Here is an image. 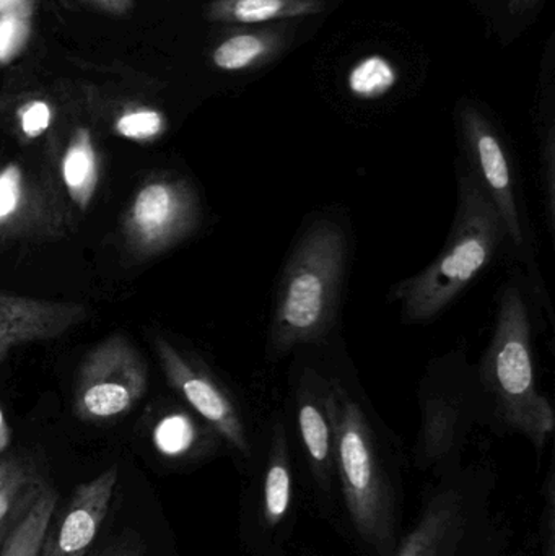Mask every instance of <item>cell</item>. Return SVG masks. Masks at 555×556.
<instances>
[{
  "mask_svg": "<svg viewBox=\"0 0 555 556\" xmlns=\"http://www.w3.org/2000/svg\"><path fill=\"white\" fill-rule=\"evenodd\" d=\"M349 257L348 230L335 218L319 217L303 228L277 287L267 358H283L328 337L338 319Z\"/></svg>",
  "mask_w": 555,
  "mask_h": 556,
  "instance_id": "obj_1",
  "label": "cell"
},
{
  "mask_svg": "<svg viewBox=\"0 0 555 556\" xmlns=\"http://www.w3.org/2000/svg\"><path fill=\"white\" fill-rule=\"evenodd\" d=\"M458 211L452 233L433 263L391 290L409 324L439 317L494 261L507 240L501 215L469 166L459 169Z\"/></svg>",
  "mask_w": 555,
  "mask_h": 556,
  "instance_id": "obj_2",
  "label": "cell"
},
{
  "mask_svg": "<svg viewBox=\"0 0 555 556\" xmlns=\"http://www.w3.org/2000/svg\"><path fill=\"white\" fill-rule=\"evenodd\" d=\"M479 389L502 421L527 434L538 447L553 433V405L538 391L533 326L524 287L510 281L499 300L494 333L479 365Z\"/></svg>",
  "mask_w": 555,
  "mask_h": 556,
  "instance_id": "obj_3",
  "label": "cell"
},
{
  "mask_svg": "<svg viewBox=\"0 0 555 556\" xmlns=\"http://www.w3.org/2000/svg\"><path fill=\"white\" fill-rule=\"evenodd\" d=\"M329 414L332 450L338 457L349 511L358 531L377 541L383 535L384 506L374 430L361 402L338 379L331 378Z\"/></svg>",
  "mask_w": 555,
  "mask_h": 556,
  "instance_id": "obj_4",
  "label": "cell"
},
{
  "mask_svg": "<svg viewBox=\"0 0 555 556\" xmlns=\"http://www.w3.org/2000/svg\"><path fill=\"white\" fill-rule=\"evenodd\" d=\"M146 391L142 358L123 336H114L85 362L75 392V410L84 420H110L130 410Z\"/></svg>",
  "mask_w": 555,
  "mask_h": 556,
  "instance_id": "obj_5",
  "label": "cell"
},
{
  "mask_svg": "<svg viewBox=\"0 0 555 556\" xmlns=\"http://www.w3.org/2000/svg\"><path fill=\"white\" fill-rule=\"evenodd\" d=\"M459 130L471 165L469 168L494 202L502 224L515 250L527 247L524 217L518 201L514 169L501 134L476 104L463 103L459 108Z\"/></svg>",
  "mask_w": 555,
  "mask_h": 556,
  "instance_id": "obj_6",
  "label": "cell"
},
{
  "mask_svg": "<svg viewBox=\"0 0 555 556\" xmlns=\"http://www.w3.org/2000/svg\"><path fill=\"white\" fill-rule=\"evenodd\" d=\"M117 476L113 466L75 489L61 515L52 516L39 556H87L106 518Z\"/></svg>",
  "mask_w": 555,
  "mask_h": 556,
  "instance_id": "obj_7",
  "label": "cell"
},
{
  "mask_svg": "<svg viewBox=\"0 0 555 556\" xmlns=\"http://www.w3.org/2000/svg\"><path fill=\"white\" fill-rule=\"evenodd\" d=\"M156 350L169 382L178 389L188 404L212 425L231 446L248 454L247 431L234 399L207 372L192 366L166 340H156Z\"/></svg>",
  "mask_w": 555,
  "mask_h": 556,
  "instance_id": "obj_8",
  "label": "cell"
},
{
  "mask_svg": "<svg viewBox=\"0 0 555 556\" xmlns=\"http://www.w3.org/2000/svg\"><path fill=\"white\" fill-rule=\"evenodd\" d=\"M85 319L78 303H55L0 293V362L13 346L54 339Z\"/></svg>",
  "mask_w": 555,
  "mask_h": 556,
  "instance_id": "obj_9",
  "label": "cell"
},
{
  "mask_svg": "<svg viewBox=\"0 0 555 556\" xmlns=\"http://www.w3.org/2000/svg\"><path fill=\"white\" fill-rule=\"evenodd\" d=\"M297 424L313 463L325 466L332 453V421L329 414L331 378L306 366L297 376Z\"/></svg>",
  "mask_w": 555,
  "mask_h": 556,
  "instance_id": "obj_10",
  "label": "cell"
},
{
  "mask_svg": "<svg viewBox=\"0 0 555 556\" xmlns=\"http://www.w3.org/2000/svg\"><path fill=\"white\" fill-rule=\"evenodd\" d=\"M287 36L277 28L231 33L212 51V64L225 72H248L273 62L286 48Z\"/></svg>",
  "mask_w": 555,
  "mask_h": 556,
  "instance_id": "obj_11",
  "label": "cell"
},
{
  "mask_svg": "<svg viewBox=\"0 0 555 556\" xmlns=\"http://www.w3.org/2000/svg\"><path fill=\"white\" fill-rule=\"evenodd\" d=\"M55 506L58 493L49 486H38L13 513L15 521L3 535L0 556H39Z\"/></svg>",
  "mask_w": 555,
  "mask_h": 556,
  "instance_id": "obj_12",
  "label": "cell"
},
{
  "mask_svg": "<svg viewBox=\"0 0 555 556\" xmlns=\"http://www.w3.org/2000/svg\"><path fill=\"white\" fill-rule=\"evenodd\" d=\"M325 0H214L207 18L222 25H264L325 12Z\"/></svg>",
  "mask_w": 555,
  "mask_h": 556,
  "instance_id": "obj_13",
  "label": "cell"
},
{
  "mask_svg": "<svg viewBox=\"0 0 555 556\" xmlns=\"http://www.w3.org/2000/svg\"><path fill=\"white\" fill-rule=\"evenodd\" d=\"M191 217V198L173 186H147L134 204V222L152 238L188 227Z\"/></svg>",
  "mask_w": 555,
  "mask_h": 556,
  "instance_id": "obj_14",
  "label": "cell"
},
{
  "mask_svg": "<svg viewBox=\"0 0 555 556\" xmlns=\"http://www.w3.org/2000/svg\"><path fill=\"white\" fill-rule=\"evenodd\" d=\"M97 156L87 129L75 130L64 156V181L75 204L85 208L97 186Z\"/></svg>",
  "mask_w": 555,
  "mask_h": 556,
  "instance_id": "obj_15",
  "label": "cell"
},
{
  "mask_svg": "<svg viewBox=\"0 0 555 556\" xmlns=\"http://www.w3.org/2000/svg\"><path fill=\"white\" fill-rule=\"evenodd\" d=\"M41 486L35 467L26 460L0 459V525L5 522Z\"/></svg>",
  "mask_w": 555,
  "mask_h": 556,
  "instance_id": "obj_16",
  "label": "cell"
},
{
  "mask_svg": "<svg viewBox=\"0 0 555 556\" xmlns=\"http://www.w3.org/2000/svg\"><path fill=\"white\" fill-rule=\"evenodd\" d=\"M398 71L388 59L368 55L349 72V90L361 100H377L396 85Z\"/></svg>",
  "mask_w": 555,
  "mask_h": 556,
  "instance_id": "obj_17",
  "label": "cell"
},
{
  "mask_svg": "<svg viewBox=\"0 0 555 556\" xmlns=\"http://www.w3.org/2000/svg\"><path fill=\"white\" fill-rule=\"evenodd\" d=\"M29 15L31 12L25 3L0 13V64L12 61L28 41L31 28Z\"/></svg>",
  "mask_w": 555,
  "mask_h": 556,
  "instance_id": "obj_18",
  "label": "cell"
},
{
  "mask_svg": "<svg viewBox=\"0 0 555 556\" xmlns=\"http://www.w3.org/2000/svg\"><path fill=\"white\" fill-rule=\"evenodd\" d=\"M282 431H277V459L270 466L266 476V513L270 522H277L289 508L290 502V476L286 464L282 463L283 437Z\"/></svg>",
  "mask_w": 555,
  "mask_h": 556,
  "instance_id": "obj_19",
  "label": "cell"
},
{
  "mask_svg": "<svg viewBox=\"0 0 555 556\" xmlns=\"http://www.w3.org/2000/svg\"><path fill=\"white\" fill-rule=\"evenodd\" d=\"M194 441V428L182 415L165 418L155 430V443L162 453L178 456L189 450Z\"/></svg>",
  "mask_w": 555,
  "mask_h": 556,
  "instance_id": "obj_20",
  "label": "cell"
},
{
  "mask_svg": "<svg viewBox=\"0 0 555 556\" xmlns=\"http://www.w3.org/2000/svg\"><path fill=\"white\" fill-rule=\"evenodd\" d=\"M116 130L126 139H153L163 130V116L156 111H133L117 119Z\"/></svg>",
  "mask_w": 555,
  "mask_h": 556,
  "instance_id": "obj_21",
  "label": "cell"
},
{
  "mask_svg": "<svg viewBox=\"0 0 555 556\" xmlns=\"http://www.w3.org/2000/svg\"><path fill=\"white\" fill-rule=\"evenodd\" d=\"M20 199V172L16 166H9L0 175V218L9 217Z\"/></svg>",
  "mask_w": 555,
  "mask_h": 556,
  "instance_id": "obj_22",
  "label": "cell"
},
{
  "mask_svg": "<svg viewBox=\"0 0 555 556\" xmlns=\"http://www.w3.org/2000/svg\"><path fill=\"white\" fill-rule=\"evenodd\" d=\"M51 123V110L45 101H33L22 111L23 132L28 137H38Z\"/></svg>",
  "mask_w": 555,
  "mask_h": 556,
  "instance_id": "obj_23",
  "label": "cell"
},
{
  "mask_svg": "<svg viewBox=\"0 0 555 556\" xmlns=\"http://www.w3.org/2000/svg\"><path fill=\"white\" fill-rule=\"evenodd\" d=\"M84 2L113 15H124L133 9V0H84Z\"/></svg>",
  "mask_w": 555,
  "mask_h": 556,
  "instance_id": "obj_24",
  "label": "cell"
},
{
  "mask_svg": "<svg viewBox=\"0 0 555 556\" xmlns=\"http://www.w3.org/2000/svg\"><path fill=\"white\" fill-rule=\"evenodd\" d=\"M97 556H142L139 545L133 541H121Z\"/></svg>",
  "mask_w": 555,
  "mask_h": 556,
  "instance_id": "obj_25",
  "label": "cell"
},
{
  "mask_svg": "<svg viewBox=\"0 0 555 556\" xmlns=\"http://www.w3.org/2000/svg\"><path fill=\"white\" fill-rule=\"evenodd\" d=\"M541 0H508V12L514 16H521L533 10Z\"/></svg>",
  "mask_w": 555,
  "mask_h": 556,
  "instance_id": "obj_26",
  "label": "cell"
},
{
  "mask_svg": "<svg viewBox=\"0 0 555 556\" xmlns=\"http://www.w3.org/2000/svg\"><path fill=\"white\" fill-rule=\"evenodd\" d=\"M7 443H9V430H7L2 410H0V451L5 450Z\"/></svg>",
  "mask_w": 555,
  "mask_h": 556,
  "instance_id": "obj_27",
  "label": "cell"
},
{
  "mask_svg": "<svg viewBox=\"0 0 555 556\" xmlns=\"http://www.w3.org/2000/svg\"><path fill=\"white\" fill-rule=\"evenodd\" d=\"M403 556H406V555H403Z\"/></svg>",
  "mask_w": 555,
  "mask_h": 556,
  "instance_id": "obj_28",
  "label": "cell"
}]
</instances>
